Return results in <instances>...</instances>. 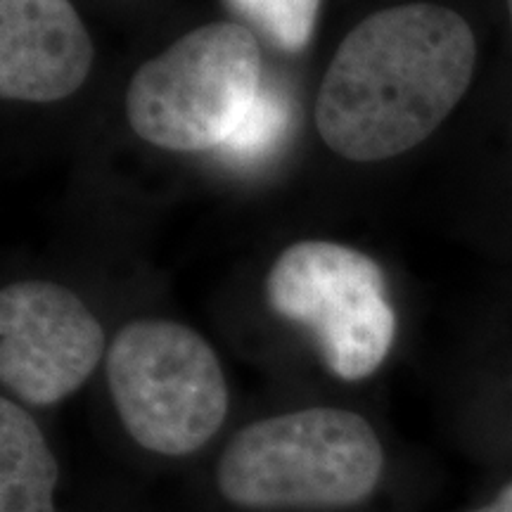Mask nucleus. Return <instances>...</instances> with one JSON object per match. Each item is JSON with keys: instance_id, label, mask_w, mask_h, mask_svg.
Wrapping results in <instances>:
<instances>
[{"instance_id": "11", "label": "nucleus", "mask_w": 512, "mask_h": 512, "mask_svg": "<svg viewBox=\"0 0 512 512\" xmlns=\"http://www.w3.org/2000/svg\"><path fill=\"white\" fill-rule=\"evenodd\" d=\"M465 512H512V479L508 484H503L489 501Z\"/></svg>"}, {"instance_id": "4", "label": "nucleus", "mask_w": 512, "mask_h": 512, "mask_svg": "<svg viewBox=\"0 0 512 512\" xmlns=\"http://www.w3.org/2000/svg\"><path fill=\"white\" fill-rule=\"evenodd\" d=\"M261 48L252 29L214 22L147 60L126 88V119L169 152H216L256 100Z\"/></svg>"}, {"instance_id": "2", "label": "nucleus", "mask_w": 512, "mask_h": 512, "mask_svg": "<svg viewBox=\"0 0 512 512\" xmlns=\"http://www.w3.org/2000/svg\"><path fill=\"white\" fill-rule=\"evenodd\" d=\"M389 472L366 415L316 403L259 415L221 439L204 491L223 512H370Z\"/></svg>"}, {"instance_id": "6", "label": "nucleus", "mask_w": 512, "mask_h": 512, "mask_svg": "<svg viewBox=\"0 0 512 512\" xmlns=\"http://www.w3.org/2000/svg\"><path fill=\"white\" fill-rule=\"evenodd\" d=\"M107 347L102 320L64 285L17 280L0 292V382L31 411L72 399Z\"/></svg>"}, {"instance_id": "9", "label": "nucleus", "mask_w": 512, "mask_h": 512, "mask_svg": "<svg viewBox=\"0 0 512 512\" xmlns=\"http://www.w3.org/2000/svg\"><path fill=\"white\" fill-rule=\"evenodd\" d=\"M292 126L294 105L290 93L283 86L264 83L238 126L214 155L233 169H254L275 157L290 138Z\"/></svg>"}, {"instance_id": "3", "label": "nucleus", "mask_w": 512, "mask_h": 512, "mask_svg": "<svg viewBox=\"0 0 512 512\" xmlns=\"http://www.w3.org/2000/svg\"><path fill=\"white\" fill-rule=\"evenodd\" d=\"M105 384L133 451L183 465L214 451L230 418V387L209 339L171 318H133L110 339Z\"/></svg>"}, {"instance_id": "7", "label": "nucleus", "mask_w": 512, "mask_h": 512, "mask_svg": "<svg viewBox=\"0 0 512 512\" xmlns=\"http://www.w3.org/2000/svg\"><path fill=\"white\" fill-rule=\"evenodd\" d=\"M93 67V43L69 0H0V95L57 102Z\"/></svg>"}, {"instance_id": "12", "label": "nucleus", "mask_w": 512, "mask_h": 512, "mask_svg": "<svg viewBox=\"0 0 512 512\" xmlns=\"http://www.w3.org/2000/svg\"><path fill=\"white\" fill-rule=\"evenodd\" d=\"M508 12H510V24H512V0H508Z\"/></svg>"}, {"instance_id": "1", "label": "nucleus", "mask_w": 512, "mask_h": 512, "mask_svg": "<svg viewBox=\"0 0 512 512\" xmlns=\"http://www.w3.org/2000/svg\"><path fill=\"white\" fill-rule=\"evenodd\" d=\"M477 38L456 10L408 3L373 12L344 36L318 88L316 128L349 162L418 147L465 98Z\"/></svg>"}, {"instance_id": "8", "label": "nucleus", "mask_w": 512, "mask_h": 512, "mask_svg": "<svg viewBox=\"0 0 512 512\" xmlns=\"http://www.w3.org/2000/svg\"><path fill=\"white\" fill-rule=\"evenodd\" d=\"M64 467L31 408L0 399V512H64Z\"/></svg>"}, {"instance_id": "5", "label": "nucleus", "mask_w": 512, "mask_h": 512, "mask_svg": "<svg viewBox=\"0 0 512 512\" xmlns=\"http://www.w3.org/2000/svg\"><path fill=\"white\" fill-rule=\"evenodd\" d=\"M271 311L309 339L339 382L370 380L394 349L396 311L375 259L328 240H304L275 259L266 280Z\"/></svg>"}, {"instance_id": "10", "label": "nucleus", "mask_w": 512, "mask_h": 512, "mask_svg": "<svg viewBox=\"0 0 512 512\" xmlns=\"http://www.w3.org/2000/svg\"><path fill=\"white\" fill-rule=\"evenodd\" d=\"M249 29L287 55L306 50L316 31L320 0H226Z\"/></svg>"}]
</instances>
